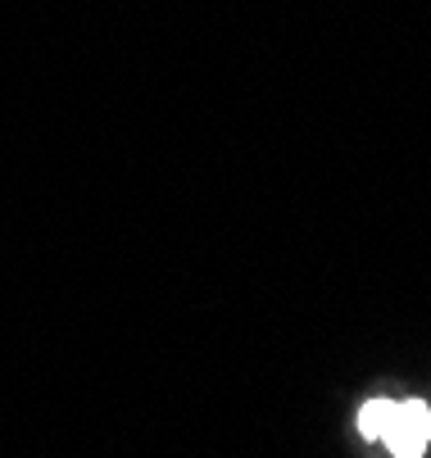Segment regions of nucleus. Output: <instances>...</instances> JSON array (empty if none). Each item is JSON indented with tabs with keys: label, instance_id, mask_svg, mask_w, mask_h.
<instances>
[{
	"label": "nucleus",
	"instance_id": "obj_1",
	"mask_svg": "<svg viewBox=\"0 0 431 458\" xmlns=\"http://www.w3.org/2000/svg\"><path fill=\"white\" fill-rule=\"evenodd\" d=\"M359 431L368 440H382L395 458H422L431 440V409L422 400H368L359 409Z\"/></svg>",
	"mask_w": 431,
	"mask_h": 458
}]
</instances>
